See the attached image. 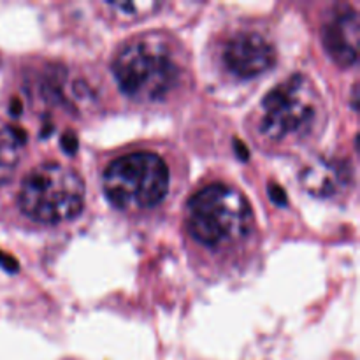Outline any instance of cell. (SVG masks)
I'll list each match as a JSON object with an SVG mask.
<instances>
[{
    "instance_id": "4fadbf2b",
    "label": "cell",
    "mask_w": 360,
    "mask_h": 360,
    "mask_svg": "<svg viewBox=\"0 0 360 360\" xmlns=\"http://www.w3.org/2000/svg\"><path fill=\"white\" fill-rule=\"evenodd\" d=\"M0 266H4V267H6V269H9V271H16L18 264L14 262V260L11 259V257H6L2 252H0Z\"/></svg>"
},
{
    "instance_id": "5b68a950",
    "label": "cell",
    "mask_w": 360,
    "mask_h": 360,
    "mask_svg": "<svg viewBox=\"0 0 360 360\" xmlns=\"http://www.w3.org/2000/svg\"><path fill=\"white\" fill-rule=\"evenodd\" d=\"M167 190V165L158 155L148 151L116 158L104 172V192L118 210H151L165 199Z\"/></svg>"
},
{
    "instance_id": "7c38bea8",
    "label": "cell",
    "mask_w": 360,
    "mask_h": 360,
    "mask_svg": "<svg viewBox=\"0 0 360 360\" xmlns=\"http://www.w3.org/2000/svg\"><path fill=\"white\" fill-rule=\"evenodd\" d=\"M62 146L65 148V150L69 151V153H74V151H76V148H77L76 137H74V136H63Z\"/></svg>"
},
{
    "instance_id": "7a4b0ae2",
    "label": "cell",
    "mask_w": 360,
    "mask_h": 360,
    "mask_svg": "<svg viewBox=\"0 0 360 360\" xmlns=\"http://www.w3.org/2000/svg\"><path fill=\"white\" fill-rule=\"evenodd\" d=\"M186 225L200 245L225 248L243 241L252 232L253 213L239 190L217 183L192 197Z\"/></svg>"
},
{
    "instance_id": "9c48e42d",
    "label": "cell",
    "mask_w": 360,
    "mask_h": 360,
    "mask_svg": "<svg viewBox=\"0 0 360 360\" xmlns=\"http://www.w3.org/2000/svg\"><path fill=\"white\" fill-rule=\"evenodd\" d=\"M23 144V130L16 129V127H0V185H4L13 176L21 158Z\"/></svg>"
},
{
    "instance_id": "30bf717a",
    "label": "cell",
    "mask_w": 360,
    "mask_h": 360,
    "mask_svg": "<svg viewBox=\"0 0 360 360\" xmlns=\"http://www.w3.org/2000/svg\"><path fill=\"white\" fill-rule=\"evenodd\" d=\"M162 7L160 2L155 0H137V2H111L108 4V9L111 11L112 16L118 18L123 23H132V21L143 20V18L151 16L155 11Z\"/></svg>"
},
{
    "instance_id": "8992f818",
    "label": "cell",
    "mask_w": 360,
    "mask_h": 360,
    "mask_svg": "<svg viewBox=\"0 0 360 360\" xmlns=\"http://www.w3.org/2000/svg\"><path fill=\"white\" fill-rule=\"evenodd\" d=\"M224 62L234 76L250 79L267 72L274 65L276 51L259 32H239L225 44Z\"/></svg>"
},
{
    "instance_id": "277c9868",
    "label": "cell",
    "mask_w": 360,
    "mask_h": 360,
    "mask_svg": "<svg viewBox=\"0 0 360 360\" xmlns=\"http://www.w3.org/2000/svg\"><path fill=\"white\" fill-rule=\"evenodd\" d=\"M18 204L30 220L39 224L69 221L84 206L83 179L67 165L46 162L23 179Z\"/></svg>"
},
{
    "instance_id": "8fae6325",
    "label": "cell",
    "mask_w": 360,
    "mask_h": 360,
    "mask_svg": "<svg viewBox=\"0 0 360 360\" xmlns=\"http://www.w3.org/2000/svg\"><path fill=\"white\" fill-rule=\"evenodd\" d=\"M271 199L274 200V202L278 204H285L287 202V199H285V193L281 192L280 186H271Z\"/></svg>"
},
{
    "instance_id": "52a82bcc",
    "label": "cell",
    "mask_w": 360,
    "mask_h": 360,
    "mask_svg": "<svg viewBox=\"0 0 360 360\" xmlns=\"http://www.w3.org/2000/svg\"><path fill=\"white\" fill-rule=\"evenodd\" d=\"M359 37V14L352 7H340L323 25V46L330 58L341 67H350L357 62Z\"/></svg>"
},
{
    "instance_id": "6da1fadb",
    "label": "cell",
    "mask_w": 360,
    "mask_h": 360,
    "mask_svg": "<svg viewBox=\"0 0 360 360\" xmlns=\"http://www.w3.org/2000/svg\"><path fill=\"white\" fill-rule=\"evenodd\" d=\"M112 72L123 94L141 102L167 97L179 79L174 53L167 42L153 35L127 42L116 55Z\"/></svg>"
},
{
    "instance_id": "3957f363",
    "label": "cell",
    "mask_w": 360,
    "mask_h": 360,
    "mask_svg": "<svg viewBox=\"0 0 360 360\" xmlns=\"http://www.w3.org/2000/svg\"><path fill=\"white\" fill-rule=\"evenodd\" d=\"M260 109L259 130L267 141L295 143L315 130L322 101L309 77L294 74L264 97Z\"/></svg>"
},
{
    "instance_id": "ba28073f",
    "label": "cell",
    "mask_w": 360,
    "mask_h": 360,
    "mask_svg": "<svg viewBox=\"0 0 360 360\" xmlns=\"http://www.w3.org/2000/svg\"><path fill=\"white\" fill-rule=\"evenodd\" d=\"M301 183L306 192L322 197V199H329V197L341 193L350 185V167L341 160L320 158L302 169Z\"/></svg>"
}]
</instances>
